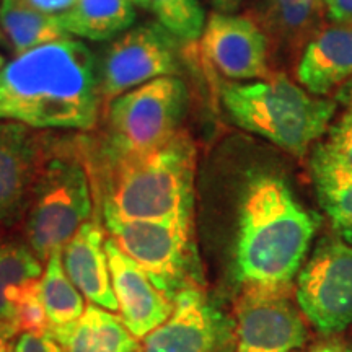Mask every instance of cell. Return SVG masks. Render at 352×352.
Segmentation results:
<instances>
[{"label":"cell","instance_id":"d6986e66","mask_svg":"<svg viewBox=\"0 0 352 352\" xmlns=\"http://www.w3.org/2000/svg\"><path fill=\"white\" fill-rule=\"evenodd\" d=\"M57 20L69 36L107 41L131 28L135 10L131 0H77Z\"/></svg>","mask_w":352,"mask_h":352},{"label":"cell","instance_id":"f546056e","mask_svg":"<svg viewBox=\"0 0 352 352\" xmlns=\"http://www.w3.org/2000/svg\"><path fill=\"white\" fill-rule=\"evenodd\" d=\"M19 334L20 328L15 323L0 320V352H10Z\"/></svg>","mask_w":352,"mask_h":352},{"label":"cell","instance_id":"4dcf8cb0","mask_svg":"<svg viewBox=\"0 0 352 352\" xmlns=\"http://www.w3.org/2000/svg\"><path fill=\"white\" fill-rule=\"evenodd\" d=\"M338 100L341 103L346 104L347 111L352 113V80L347 82L344 87L340 88V94H338Z\"/></svg>","mask_w":352,"mask_h":352},{"label":"cell","instance_id":"9a60e30c","mask_svg":"<svg viewBox=\"0 0 352 352\" xmlns=\"http://www.w3.org/2000/svg\"><path fill=\"white\" fill-rule=\"evenodd\" d=\"M296 76L300 87L315 96H327L351 82L352 26H323L298 56Z\"/></svg>","mask_w":352,"mask_h":352},{"label":"cell","instance_id":"2e32d148","mask_svg":"<svg viewBox=\"0 0 352 352\" xmlns=\"http://www.w3.org/2000/svg\"><path fill=\"white\" fill-rule=\"evenodd\" d=\"M104 243L103 228L88 220L64 246L63 263L70 280L88 302L118 314L120 307L113 290Z\"/></svg>","mask_w":352,"mask_h":352},{"label":"cell","instance_id":"1f68e13d","mask_svg":"<svg viewBox=\"0 0 352 352\" xmlns=\"http://www.w3.org/2000/svg\"><path fill=\"white\" fill-rule=\"evenodd\" d=\"M307 352H351V351L342 344H336V342H327V344H320V346L311 347V349H308Z\"/></svg>","mask_w":352,"mask_h":352},{"label":"cell","instance_id":"9c48e42d","mask_svg":"<svg viewBox=\"0 0 352 352\" xmlns=\"http://www.w3.org/2000/svg\"><path fill=\"white\" fill-rule=\"evenodd\" d=\"M302 314L320 333L334 334L352 324V245L321 243L297 279Z\"/></svg>","mask_w":352,"mask_h":352},{"label":"cell","instance_id":"277c9868","mask_svg":"<svg viewBox=\"0 0 352 352\" xmlns=\"http://www.w3.org/2000/svg\"><path fill=\"white\" fill-rule=\"evenodd\" d=\"M219 94L236 126L296 157L305 155L336 113L333 100L308 94L284 74L256 82L222 80Z\"/></svg>","mask_w":352,"mask_h":352},{"label":"cell","instance_id":"ac0fdd59","mask_svg":"<svg viewBox=\"0 0 352 352\" xmlns=\"http://www.w3.org/2000/svg\"><path fill=\"white\" fill-rule=\"evenodd\" d=\"M50 333L64 352H140V340L114 311L87 305L72 323L51 327Z\"/></svg>","mask_w":352,"mask_h":352},{"label":"cell","instance_id":"836d02e7","mask_svg":"<svg viewBox=\"0 0 352 352\" xmlns=\"http://www.w3.org/2000/svg\"><path fill=\"white\" fill-rule=\"evenodd\" d=\"M131 2L134 3V6H139V7H144V8L151 7V0H131Z\"/></svg>","mask_w":352,"mask_h":352},{"label":"cell","instance_id":"6da1fadb","mask_svg":"<svg viewBox=\"0 0 352 352\" xmlns=\"http://www.w3.org/2000/svg\"><path fill=\"white\" fill-rule=\"evenodd\" d=\"M100 108L96 57L77 39L44 44L0 69V121L90 131Z\"/></svg>","mask_w":352,"mask_h":352},{"label":"cell","instance_id":"7402d4cb","mask_svg":"<svg viewBox=\"0 0 352 352\" xmlns=\"http://www.w3.org/2000/svg\"><path fill=\"white\" fill-rule=\"evenodd\" d=\"M43 271L41 259L28 245L0 243V320L16 324V303Z\"/></svg>","mask_w":352,"mask_h":352},{"label":"cell","instance_id":"52a82bcc","mask_svg":"<svg viewBox=\"0 0 352 352\" xmlns=\"http://www.w3.org/2000/svg\"><path fill=\"white\" fill-rule=\"evenodd\" d=\"M189 104L178 76L160 77L126 91L107 107V140L129 151L151 148L173 138Z\"/></svg>","mask_w":352,"mask_h":352},{"label":"cell","instance_id":"30bf717a","mask_svg":"<svg viewBox=\"0 0 352 352\" xmlns=\"http://www.w3.org/2000/svg\"><path fill=\"white\" fill-rule=\"evenodd\" d=\"M235 329L199 285L182 290L165 323L140 340V352H232Z\"/></svg>","mask_w":352,"mask_h":352},{"label":"cell","instance_id":"5b68a950","mask_svg":"<svg viewBox=\"0 0 352 352\" xmlns=\"http://www.w3.org/2000/svg\"><path fill=\"white\" fill-rule=\"evenodd\" d=\"M74 147L51 144L26 210V240L46 261L88 222L94 212L95 184L87 155Z\"/></svg>","mask_w":352,"mask_h":352},{"label":"cell","instance_id":"83f0119b","mask_svg":"<svg viewBox=\"0 0 352 352\" xmlns=\"http://www.w3.org/2000/svg\"><path fill=\"white\" fill-rule=\"evenodd\" d=\"M324 8L331 23L352 26V0H324Z\"/></svg>","mask_w":352,"mask_h":352},{"label":"cell","instance_id":"ffe728a7","mask_svg":"<svg viewBox=\"0 0 352 352\" xmlns=\"http://www.w3.org/2000/svg\"><path fill=\"white\" fill-rule=\"evenodd\" d=\"M0 30L15 56L70 38L60 26L57 15L38 10L26 0L0 2Z\"/></svg>","mask_w":352,"mask_h":352},{"label":"cell","instance_id":"d6a6232c","mask_svg":"<svg viewBox=\"0 0 352 352\" xmlns=\"http://www.w3.org/2000/svg\"><path fill=\"white\" fill-rule=\"evenodd\" d=\"M241 0H214V3L222 10H230V8L236 7Z\"/></svg>","mask_w":352,"mask_h":352},{"label":"cell","instance_id":"ba28073f","mask_svg":"<svg viewBox=\"0 0 352 352\" xmlns=\"http://www.w3.org/2000/svg\"><path fill=\"white\" fill-rule=\"evenodd\" d=\"M178 38L164 25L144 23L121 33L96 59L103 108L132 88L182 70Z\"/></svg>","mask_w":352,"mask_h":352},{"label":"cell","instance_id":"cb8c5ba5","mask_svg":"<svg viewBox=\"0 0 352 352\" xmlns=\"http://www.w3.org/2000/svg\"><path fill=\"white\" fill-rule=\"evenodd\" d=\"M151 7L175 38L192 43L202 36L206 21L199 0H151Z\"/></svg>","mask_w":352,"mask_h":352},{"label":"cell","instance_id":"5bb4252c","mask_svg":"<svg viewBox=\"0 0 352 352\" xmlns=\"http://www.w3.org/2000/svg\"><path fill=\"white\" fill-rule=\"evenodd\" d=\"M107 254L111 271L113 290L120 316L138 340L168 320L175 308V298L165 294L151 276L131 259L111 239H107Z\"/></svg>","mask_w":352,"mask_h":352},{"label":"cell","instance_id":"d590c367","mask_svg":"<svg viewBox=\"0 0 352 352\" xmlns=\"http://www.w3.org/2000/svg\"><path fill=\"white\" fill-rule=\"evenodd\" d=\"M6 64H7L6 57H3L2 54H0V69H2V67H3V65H6Z\"/></svg>","mask_w":352,"mask_h":352},{"label":"cell","instance_id":"e575fe53","mask_svg":"<svg viewBox=\"0 0 352 352\" xmlns=\"http://www.w3.org/2000/svg\"><path fill=\"white\" fill-rule=\"evenodd\" d=\"M0 2H2V0H0ZM0 44H2V46H8V43H7V39H6V36H3L2 30H0Z\"/></svg>","mask_w":352,"mask_h":352},{"label":"cell","instance_id":"8fae6325","mask_svg":"<svg viewBox=\"0 0 352 352\" xmlns=\"http://www.w3.org/2000/svg\"><path fill=\"white\" fill-rule=\"evenodd\" d=\"M202 54L230 82L266 80L272 74L271 46L256 19L214 12L201 36Z\"/></svg>","mask_w":352,"mask_h":352},{"label":"cell","instance_id":"8992f818","mask_svg":"<svg viewBox=\"0 0 352 352\" xmlns=\"http://www.w3.org/2000/svg\"><path fill=\"white\" fill-rule=\"evenodd\" d=\"M109 239L175 298L201 283L199 259L192 239V217L121 219L103 214Z\"/></svg>","mask_w":352,"mask_h":352},{"label":"cell","instance_id":"3957f363","mask_svg":"<svg viewBox=\"0 0 352 352\" xmlns=\"http://www.w3.org/2000/svg\"><path fill=\"white\" fill-rule=\"evenodd\" d=\"M315 230L314 215L280 176H254L241 197L235 243L236 277L243 287L289 290Z\"/></svg>","mask_w":352,"mask_h":352},{"label":"cell","instance_id":"e0dca14e","mask_svg":"<svg viewBox=\"0 0 352 352\" xmlns=\"http://www.w3.org/2000/svg\"><path fill=\"white\" fill-rule=\"evenodd\" d=\"M324 0H263L259 20L271 52L298 57L307 43L324 26Z\"/></svg>","mask_w":352,"mask_h":352},{"label":"cell","instance_id":"f1b7e54d","mask_svg":"<svg viewBox=\"0 0 352 352\" xmlns=\"http://www.w3.org/2000/svg\"><path fill=\"white\" fill-rule=\"evenodd\" d=\"M28 3H32L34 8L41 10L44 13H50V15H60V13L67 12L77 0H26Z\"/></svg>","mask_w":352,"mask_h":352},{"label":"cell","instance_id":"4316f807","mask_svg":"<svg viewBox=\"0 0 352 352\" xmlns=\"http://www.w3.org/2000/svg\"><path fill=\"white\" fill-rule=\"evenodd\" d=\"M15 352H64L63 347L57 344V341L52 338V334L47 331L44 334H33V333H20L16 336L15 344H13Z\"/></svg>","mask_w":352,"mask_h":352},{"label":"cell","instance_id":"484cf974","mask_svg":"<svg viewBox=\"0 0 352 352\" xmlns=\"http://www.w3.org/2000/svg\"><path fill=\"white\" fill-rule=\"evenodd\" d=\"M318 151L344 170L352 171V113L342 114L328 132V138L318 145Z\"/></svg>","mask_w":352,"mask_h":352},{"label":"cell","instance_id":"7a4b0ae2","mask_svg":"<svg viewBox=\"0 0 352 352\" xmlns=\"http://www.w3.org/2000/svg\"><path fill=\"white\" fill-rule=\"evenodd\" d=\"M87 160L103 214L121 219L192 217L196 147L186 131L140 151L100 140Z\"/></svg>","mask_w":352,"mask_h":352},{"label":"cell","instance_id":"7c38bea8","mask_svg":"<svg viewBox=\"0 0 352 352\" xmlns=\"http://www.w3.org/2000/svg\"><path fill=\"white\" fill-rule=\"evenodd\" d=\"M235 315V352H294L307 340L289 290L243 287Z\"/></svg>","mask_w":352,"mask_h":352},{"label":"cell","instance_id":"8d00e7d4","mask_svg":"<svg viewBox=\"0 0 352 352\" xmlns=\"http://www.w3.org/2000/svg\"><path fill=\"white\" fill-rule=\"evenodd\" d=\"M10 352H15V351H13V347H12V351Z\"/></svg>","mask_w":352,"mask_h":352},{"label":"cell","instance_id":"603a6c76","mask_svg":"<svg viewBox=\"0 0 352 352\" xmlns=\"http://www.w3.org/2000/svg\"><path fill=\"white\" fill-rule=\"evenodd\" d=\"M39 292L50 320V328L72 323L80 318L87 308L83 300L85 297L65 272L63 252L51 253L46 259V267L39 279Z\"/></svg>","mask_w":352,"mask_h":352},{"label":"cell","instance_id":"44dd1931","mask_svg":"<svg viewBox=\"0 0 352 352\" xmlns=\"http://www.w3.org/2000/svg\"><path fill=\"white\" fill-rule=\"evenodd\" d=\"M311 176L320 204L341 239L352 245V171L344 170L316 148Z\"/></svg>","mask_w":352,"mask_h":352},{"label":"cell","instance_id":"d4e9b609","mask_svg":"<svg viewBox=\"0 0 352 352\" xmlns=\"http://www.w3.org/2000/svg\"><path fill=\"white\" fill-rule=\"evenodd\" d=\"M16 324H19L20 333L44 334L50 331V320H47L46 308H44L41 292H39V280L30 284L21 294L16 303Z\"/></svg>","mask_w":352,"mask_h":352},{"label":"cell","instance_id":"4fadbf2b","mask_svg":"<svg viewBox=\"0 0 352 352\" xmlns=\"http://www.w3.org/2000/svg\"><path fill=\"white\" fill-rule=\"evenodd\" d=\"M51 144L39 129L0 121V227H12L26 214Z\"/></svg>","mask_w":352,"mask_h":352}]
</instances>
